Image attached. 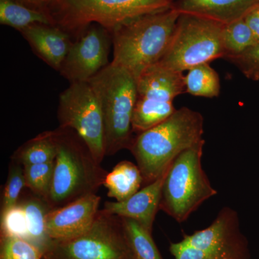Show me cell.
I'll list each match as a JSON object with an SVG mask.
<instances>
[{"label": "cell", "instance_id": "obj_22", "mask_svg": "<svg viewBox=\"0 0 259 259\" xmlns=\"http://www.w3.org/2000/svg\"><path fill=\"white\" fill-rule=\"evenodd\" d=\"M122 218L129 244L137 259H163L152 234L131 218Z\"/></svg>", "mask_w": 259, "mask_h": 259}, {"label": "cell", "instance_id": "obj_1", "mask_svg": "<svg viewBox=\"0 0 259 259\" xmlns=\"http://www.w3.org/2000/svg\"><path fill=\"white\" fill-rule=\"evenodd\" d=\"M203 126L202 114L183 107L134 137L129 151L137 162L143 185L157 180L181 153L202 141Z\"/></svg>", "mask_w": 259, "mask_h": 259}, {"label": "cell", "instance_id": "obj_10", "mask_svg": "<svg viewBox=\"0 0 259 259\" xmlns=\"http://www.w3.org/2000/svg\"><path fill=\"white\" fill-rule=\"evenodd\" d=\"M186 93L183 73L156 64L137 78V101L133 132L139 134L158 125L172 115L175 97Z\"/></svg>", "mask_w": 259, "mask_h": 259}, {"label": "cell", "instance_id": "obj_16", "mask_svg": "<svg viewBox=\"0 0 259 259\" xmlns=\"http://www.w3.org/2000/svg\"><path fill=\"white\" fill-rule=\"evenodd\" d=\"M174 8L227 25L259 7V0H177Z\"/></svg>", "mask_w": 259, "mask_h": 259}, {"label": "cell", "instance_id": "obj_4", "mask_svg": "<svg viewBox=\"0 0 259 259\" xmlns=\"http://www.w3.org/2000/svg\"><path fill=\"white\" fill-rule=\"evenodd\" d=\"M96 95L103 116L105 156L130 150L133 117L137 101V79L112 63L88 81Z\"/></svg>", "mask_w": 259, "mask_h": 259}, {"label": "cell", "instance_id": "obj_8", "mask_svg": "<svg viewBox=\"0 0 259 259\" xmlns=\"http://www.w3.org/2000/svg\"><path fill=\"white\" fill-rule=\"evenodd\" d=\"M169 250L175 259H251L238 213L229 207H223L205 229L171 243Z\"/></svg>", "mask_w": 259, "mask_h": 259}, {"label": "cell", "instance_id": "obj_7", "mask_svg": "<svg viewBox=\"0 0 259 259\" xmlns=\"http://www.w3.org/2000/svg\"><path fill=\"white\" fill-rule=\"evenodd\" d=\"M224 24L190 13H181L169 47L157 64L183 73L226 55Z\"/></svg>", "mask_w": 259, "mask_h": 259}, {"label": "cell", "instance_id": "obj_2", "mask_svg": "<svg viewBox=\"0 0 259 259\" xmlns=\"http://www.w3.org/2000/svg\"><path fill=\"white\" fill-rule=\"evenodd\" d=\"M180 12L174 7L131 19L110 31L112 64L137 79L166 54L176 30Z\"/></svg>", "mask_w": 259, "mask_h": 259}, {"label": "cell", "instance_id": "obj_20", "mask_svg": "<svg viewBox=\"0 0 259 259\" xmlns=\"http://www.w3.org/2000/svg\"><path fill=\"white\" fill-rule=\"evenodd\" d=\"M0 23L19 32L35 24L54 25L52 18L47 13L17 0H0Z\"/></svg>", "mask_w": 259, "mask_h": 259}, {"label": "cell", "instance_id": "obj_29", "mask_svg": "<svg viewBox=\"0 0 259 259\" xmlns=\"http://www.w3.org/2000/svg\"><path fill=\"white\" fill-rule=\"evenodd\" d=\"M245 21L254 35L256 44H259V12L258 8L245 16Z\"/></svg>", "mask_w": 259, "mask_h": 259}, {"label": "cell", "instance_id": "obj_9", "mask_svg": "<svg viewBox=\"0 0 259 259\" xmlns=\"http://www.w3.org/2000/svg\"><path fill=\"white\" fill-rule=\"evenodd\" d=\"M44 259H137L126 237L122 218L99 210L93 226L81 236L53 241Z\"/></svg>", "mask_w": 259, "mask_h": 259}, {"label": "cell", "instance_id": "obj_6", "mask_svg": "<svg viewBox=\"0 0 259 259\" xmlns=\"http://www.w3.org/2000/svg\"><path fill=\"white\" fill-rule=\"evenodd\" d=\"M204 139L180 155L167 168L162 187L160 209L178 223L218 194L202 166Z\"/></svg>", "mask_w": 259, "mask_h": 259}, {"label": "cell", "instance_id": "obj_15", "mask_svg": "<svg viewBox=\"0 0 259 259\" xmlns=\"http://www.w3.org/2000/svg\"><path fill=\"white\" fill-rule=\"evenodd\" d=\"M20 32L35 55L59 71L74 42L70 34L57 25L42 23L30 25Z\"/></svg>", "mask_w": 259, "mask_h": 259}, {"label": "cell", "instance_id": "obj_28", "mask_svg": "<svg viewBox=\"0 0 259 259\" xmlns=\"http://www.w3.org/2000/svg\"><path fill=\"white\" fill-rule=\"evenodd\" d=\"M235 65L245 77L253 81H259V44L236 56L225 58Z\"/></svg>", "mask_w": 259, "mask_h": 259}, {"label": "cell", "instance_id": "obj_12", "mask_svg": "<svg viewBox=\"0 0 259 259\" xmlns=\"http://www.w3.org/2000/svg\"><path fill=\"white\" fill-rule=\"evenodd\" d=\"M112 45L110 32L99 24H91L73 42L59 73L70 83L88 81L110 64Z\"/></svg>", "mask_w": 259, "mask_h": 259}, {"label": "cell", "instance_id": "obj_19", "mask_svg": "<svg viewBox=\"0 0 259 259\" xmlns=\"http://www.w3.org/2000/svg\"><path fill=\"white\" fill-rule=\"evenodd\" d=\"M57 144L54 131H45L19 147L12 160L22 166L55 161Z\"/></svg>", "mask_w": 259, "mask_h": 259}, {"label": "cell", "instance_id": "obj_24", "mask_svg": "<svg viewBox=\"0 0 259 259\" xmlns=\"http://www.w3.org/2000/svg\"><path fill=\"white\" fill-rule=\"evenodd\" d=\"M23 167L25 187L47 202L54 180V161Z\"/></svg>", "mask_w": 259, "mask_h": 259}, {"label": "cell", "instance_id": "obj_5", "mask_svg": "<svg viewBox=\"0 0 259 259\" xmlns=\"http://www.w3.org/2000/svg\"><path fill=\"white\" fill-rule=\"evenodd\" d=\"M177 0H51L48 14L74 40L89 25L111 31L127 20L172 8Z\"/></svg>", "mask_w": 259, "mask_h": 259}, {"label": "cell", "instance_id": "obj_30", "mask_svg": "<svg viewBox=\"0 0 259 259\" xmlns=\"http://www.w3.org/2000/svg\"><path fill=\"white\" fill-rule=\"evenodd\" d=\"M17 1L48 14V8L51 0H17Z\"/></svg>", "mask_w": 259, "mask_h": 259}, {"label": "cell", "instance_id": "obj_27", "mask_svg": "<svg viewBox=\"0 0 259 259\" xmlns=\"http://www.w3.org/2000/svg\"><path fill=\"white\" fill-rule=\"evenodd\" d=\"M0 259H44V254L28 240L1 236Z\"/></svg>", "mask_w": 259, "mask_h": 259}, {"label": "cell", "instance_id": "obj_3", "mask_svg": "<svg viewBox=\"0 0 259 259\" xmlns=\"http://www.w3.org/2000/svg\"><path fill=\"white\" fill-rule=\"evenodd\" d=\"M54 133L57 156L47 201L51 209L60 208L89 194H96L104 185L108 174L96 161L77 133L60 127Z\"/></svg>", "mask_w": 259, "mask_h": 259}, {"label": "cell", "instance_id": "obj_13", "mask_svg": "<svg viewBox=\"0 0 259 259\" xmlns=\"http://www.w3.org/2000/svg\"><path fill=\"white\" fill-rule=\"evenodd\" d=\"M100 201V197L91 194L60 208L51 209L47 216V228L51 240L66 241L88 231L96 219Z\"/></svg>", "mask_w": 259, "mask_h": 259}, {"label": "cell", "instance_id": "obj_17", "mask_svg": "<svg viewBox=\"0 0 259 259\" xmlns=\"http://www.w3.org/2000/svg\"><path fill=\"white\" fill-rule=\"evenodd\" d=\"M19 202L23 205L28 221V241L44 255L53 243L47 228V216L51 209L50 206L35 194Z\"/></svg>", "mask_w": 259, "mask_h": 259}, {"label": "cell", "instance_id": "obj_23", "mask_svg": "<svg viewBox=\"0 0 259 259\" xmlns=\"http://www.w3.org/2000/svg\"><path fill=\"white\" fill-rule=\"evenodd\" d=\"M256 44L253 32L241 18L225 25L224 45L227 56H236Z\"/></svg>", "mask_w": 259, "mask_h": 259}, {"label": "cell", "instance_id": "obj_11", "mask_svg": "<svg viewBox=\"0 0 259 259\" xmlns=\"http://www.w3.org/2000/svg\"><path fill=\"white\" fill-rule=\"evenodd\" d=\"M58 120L59 127L77 133L96 161L102 163L105 156L103 116L88 81L70 83L69 88L61 93Z\"/></svg>", "mask_w": 259, "mask_h": 259}, {"label": "cell", "instance_id": "obj_26", "mask_svg": "<svg viewBox=\"0 0 259 259\" xmlns=\"http://www.w3.org/2000/svg\"><path fill=\"white\" fill-rule=\"evenodd\" d=\"M25 187L24 167L12 160L9 166L8 180L3 191L1 212L8 210L19 202L22 190Z\"/></svg>", "mask_w": 259, "mask_h": 259}, {"label": "cell", "instance_id": "obj_25", "mask_svg": "<svg viewBox=\"0 0 259 259\" xmlns=\"http://www.w3.org/2000/svg\"><path fill=\"white\" fill-rule=\"evenodd\" d=\"M1 236L23 238L28 241V226L23 205L18 202L1 212Z\"/></svg>", "mask_w": 259, "mask_h": 259}, {"label": "cell", "instance_id": "obj_18", "mask_svg": "<svg viewBox=\"0 0 259 259\" xmlns=\"http://www.w3.org/2000/svg\"><path fill=\"white\" fill-rule=\"evenodd\" d=\"M143 182L139 166L132 162L122 161L107 174L104 186L109 197L122 202L139 192Z\"/></svg>", "mask_w": 259, "mask_h": 259}, {"label": "cell", "instance_id": "obj_14", "mask_svg": "<svg viewBox=\"0 0 259 259\" xmlns=\"http://www.w3.org/2000/svg\"><path fill=\"white\" fill-rule=\"evenodd\" d=\"M166 171L126 200L105 202L104 210L120 218L135 220L152 234L156 213L160 209L162 187Z\"/></svg>", "mask_w": 259, "mask_h": 259}, {"label": "cell", "instance_id": "obj_31", "mask_svg": "<svg viewBox=\"0 0 259 259\" xmlns=\"http://www.w3.org/2000/svg\"><path fill=\"white\" fill-rule=\"evenodd\" d=\"M258 12H259V7H258Z\"/></svg>", "mask_w": 259, "mask_h": 259}, {"label": "cell", "instance_id": "obj_21", "mask_svg": "<svg viewBox=\"0 0 259 259\" xmlns=\"http://www.w3.org/2000/svg\"><path fill=\"white\" fill-rule=\"evenodd\" d=\"M185 81L186 93L194 96L213 98L221 93L219 75L209 64L197 65L188 70Z\"/></svg>", "mask_w": 259, "mask_h": 259}]
</instances>
